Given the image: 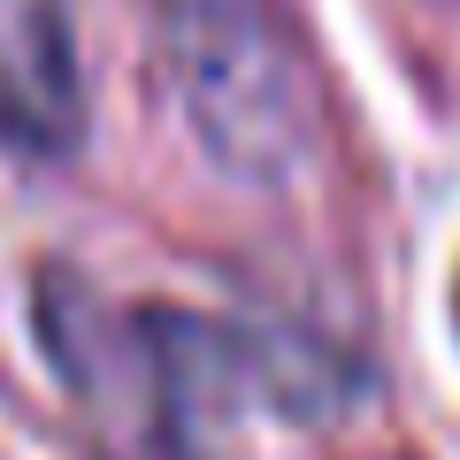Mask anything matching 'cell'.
I'll use <instances>...</instances> for the list:
<instances>
[{"label":"cell","instance_id":"4","mask_svg":"<svg viewBox=\"0 0 460 460\" xmlns=\"http://www.w3.org/2000/svg\"><path fill=\"white\" fill-rule=\"evenodd\" d=\"M453 330H460V284H453Z\"/></svg>","mask_w":460,"mask_h":460},{"label":"cell","instance_id":"2","mask_svg":"<svg viewBox=\"0 0 460 460\" xmlns=\"http://www.w3.org/2000/svg\"><path fill=\"white\" fill-rule=\"evenodd\" d=\"M84 138V62L62 0H0V146L62 162Z\"/></svg>","mask_w":460,"mask_h":460},{"label":"cell","instance_id":"1","mask_svg":"<svg viewBox=\"0 0 460 460\" xmlns=\"http://www.w3.org/2000/svg\"><path fill=\"white\" fill-rule=\"evenodd\" d=\"M154 47L199 154L238 184H284L323 138L307 54L277 0H154Z\"/></svg>","mask_w":460,"mask_h":460},{"label":"cell","instance_id":"3","mask_svg":"<svg viewBox=\"0 0 460 460\" xmlns=\"http://www.w3.org/2000/svg\"><path fill=\"white\" fill-rule=\"evenodd\" d=\"M100 460H199V453H192V429H146L131 445H108Z\"/></svg>","mask_w":460,"mask_h":460}]
</instances>
